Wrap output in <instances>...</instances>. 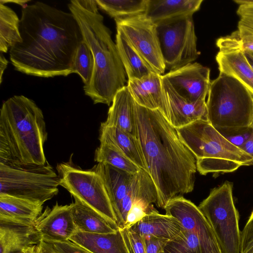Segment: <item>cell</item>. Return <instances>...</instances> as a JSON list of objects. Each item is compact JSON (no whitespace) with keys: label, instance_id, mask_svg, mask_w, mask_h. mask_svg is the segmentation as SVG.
<instances>
[{"label":"cell","instance_id":"cell-1","mask_svg":"<svg viewBox=\"0 0 253 253\" xmlns=\"http://www.w3.org/2000/svg\"><path fill=\"white\" fill-rule=\"evenodd\" d=\"M19 30L22 42L9 51L15 70L42 78L74 73L75 56L84 40L71 12L37 1L22 8Z\"/></svg>","mask_w":253,"mask_h":253},{"label":"cell","instance_id":"cell-2","mask_svg":"<svg viewBox=\"0 0 253 253\" xmlns=\"http://www.w3.org/2000/svg\"><path fill=\"white\" fill-rule=\"evenodd\" d=\"M134 112L136 136L157 190L156 204L164 209L174 197L193 190L196 159L160 111L135 102Z\"/></svg>","mask_w":253,"mask_h":253},{"label":"cell","instance_id":"cell-3","mask_svg":"<svg viewBox=\"0 0 253 253\" xmlns=\"http://www.w3.org/2000/svg\"><path fill=\"white\" fill-rule=\"evenodd\" d=\"M68 6L94 58L92 77L89 84L84 86V93L94 104L109 106L126 83V71L111 31L104 23L96 0H72Z\"/></svg>","mask_w":253,"mask_h":253},{"label":"cell","instance_id":"cell-4","mask_svg":"<svg viewBox=\"0 0 253 253\" xmlns=\"http://www.w3.org/2000/svg\"><path fill=\"white\" fill-rule=\"evenodd\" d=\"M45 125L42 110L32 99L14 95L3 102L0 110V163L46 164Z\"/></svg>","mask_w":253,"mask_h":253},{"label":"cell","instance_id":"cell-5","mask_svg":"<svg viewBox=\"0 0 253 253\" xmlns=\"http://www.w3.org/2000/svg\"><path fill=\"white\" fill-rule=\"evenodd\" d=\"M176 129L195 157L202 175L232 172L241 166L253 165V157L229 142L208 121L198 120Z\"/></svg>","mask_w":253,"mask_h":253},{"label":"cell","instance_id":"cell-6","mask_svg":"<svg viewBox=\"0 0 253 253\" xmlns=\"http://www.w3.org/2000/svg\"><path fill=\"white\" fill-rule=\"evenodd\" d=\"M206 105L208 121L223 136L250 128L253 94L233 77L219 73L211 82Z\"/></svg>","mask_w":253,"mask_h":253},{"label":"cell","instance_id":"cell-7","mask_svg":"<svg viewBox=\"0 0 253 253\" xmlns=\"http://www.w3.org/2000/svg\"><path fill=\"white\" fill-rule=\"evenodd\" d=\"M60 179L53 167L0 163V195L44 204L56 196Z\"/></svg>","mask_w":253,"mask_h":253},{"label":"cell","instance_id":"cell-8","mask_svg":"<svg viewBox=\"0 0 253 253\" xmlns=\"http://www.w3.org/2000/svg\"><path fill=\"white\" fill-rule=\"evenodd\" d=\"M198 208L212 229L222 253H241V232L233 183L225 181L212 189Z\"/></svg>","mask_w":253,"mask_h":253},{"label":"cell","instance_id":"cell-9","mask_svg":"<svg viewBox=\"0 0 253 253\" xmlns=\"http://www.w3.org/2000/svg\"><path fill=\"white\" fill-rule=\"evenodd\" d=\"M56 170L60 186L78 200L105 217L114 228L119 229L104 180L93 168L84 170L70 160L58 164Z\"/></svg>","mask_w":253,"mask_h":253},{"label":"cell","instance_id":"cell-10","mask_svg":"<svg viewBox=\"0 0 253 253\" xmlns=\"http://www.w3.org/2000/svg\"><path fill=\"white\" fill-rule=\"evenodd\" d=\"M156 25L166 69H178L198 57L193 15L169 19Z\"/></svg>","mask_w":253,"mask_h":253},{"label":"cell","instance_id":"cell-11","mask_svg":"<svg viewBox=\"0 0 253 253\" xmlns=\"http://www.w3.org/2000/svg\"><path fill=\"white\" fill-rule=\"evenodd\" d=\"M115 20L117 30L124 34L153 70L164 74L166 69L156 25L145 14Z\"/></svg>","mask_w":253,"mask_h":253},{"label":"cell","instance_id":"cell-12","mask_svg":"<svg viewBox=\"0 0 253 253\" xmlns=\"http://www.w3.org/2000/svg\"><path fill=\"white\" fill-rule=\"evenodd\" d=\"M164 209L167 214L176 218L184 228L196 234L203 253H222L210 224L193 203L178 195L169 200Z\"/></svg>","mask_w":253,"mask_h":253},{"label":"cell","instance_id":"cell-13","mask_svg":"<svg viewBox=\"0 0 253 253\" xmlns=\"http://www.w3.org/2000/svg\"><path fill=\"white\" fill-rule=\"evenodd\" d=\"M163 76L186 99L191 102L206 100L211 82L209 68L197 62L190 63Z\"/></svg>","mask_w":253,"mask_h":253},{"label":"cell","instance_id":"cell-14","mask_svg":"<svg viewBox=\"0 0 253 253\" xmlns=\"http://www.w3.org/2000/svg\"><path fill=\"white\" fill-rule=\"evenodd\" d=\"M41 240L47 243L70 240L77 231L72 214L71 205L47 207L35 223Z\"/></svg>","mask_w":253,"mask_h":253},{"label":"cell","instance_id":"cell-15","mask_svg":"<svg viewBox=\"0 0 253 253\" xmlns=\"http://www.w3.org/2000/svg\"><path fill=\"white\" fill-rule=\"evenodd\" d=\"M126 86L137 104L150 110H159L170 123L162 75L152 72L140 79H129Z\"/></svg>","mask_w":253,"mask_h":253},{"label":"cell","instance_id":"cell-16","mask_svg":"<svg viewBox=\"0 0 253 253\" xmlns=\"http://www.w3.org/2000/svg\"><path fill=\"white\" fill-rule=\"evenodd\" d=\"M41 241L35 224L0 215V253H19Z\"/></svg>","mask_w":253,"mask_h":253},{"label":"cell","instance_id":"cell-17","mask_svg":"<svg viewBox=\"0 0 253 253\" xmlns=\"http://www.w3.org/2000/svg\"><path fill=\"white\" fill-rule=\"evenodd\" d=\"M163 86L167 99L170 115V124L175 128L194 122L208 121L206 100L191 102L179 95L163 77Z\"/></svg>","mask_w":253,"mask_h":253},{"label":"cell","instance_id":"cell-18","mask_svg":"<svg viewBox=\"0 0 253 253\" xmlns=\"http://www.w3.org/2000/svg\"><path fill=\"white\" fill-rule=\"evenodd\" d=\"M129 228L141 238L153 237L165 243L179 235L183 226L174 216L154 209Z\"/></svg>","mask_w":253,"mask_h":253},{"label":"cell","instance_id":"cell-19","mask_svg":"<svg viewBox=\"0 0 253 253\" xmlns=\"http://www.w3.org/2000/svg\"><path fill=\"white\" fill-rule=\"evenodd\" d=\"M130 197L132 206L127 214L123 228H129L142 219L147 213L155 209L152 204H157L158 193L150 175L143 176L133 185Z\"/></svg>","mask_w":253,"mask_h":253},{"label":"cell","instance_id":"cell-20","mask_svg":"<svg viewBox=\"0 0 253 253\" xmlns=\"http://www.w3.org/2000/svg\"><path fill=\"white\" fill-rule=\"evenodd\" d=\"M135 101L125 85L115 95L109 108L106 121L107 126H115L136 136Z\"/></svg>","mask_w":253,"mask_h":253},{"label":"cell","instance_id":"cell-21","mask_svg":"<svg viewBox=\"0 0 253 253\" xmlns=\"http://www.w3.org/2000/svg\"><path fill=\"white\" fill-rule=\"evenodd\" d=\"M70 241L91 253H129L120 228L108 233H92L77 230Z\"/></svg>","mask_w":253,"mask_h":253},{"label":"cell","instance_id":"cell-22","mask_svg":"<svg viewBox=\"0 0 253 253\" xmlns=\"http://www.w3.org/2000/svg\"><path fill=\"white\" fill-rule=\"evenodd\" d=\"M216 61L219 73L236 79L253 94V69L242 48L220 49Z\"/></svg>","mask_w":253,"mask_h":253},{"label":"cell","instance_id":"cell-23","mask_svg":"<svg viewBox=\"0 0 253 253\" xmlns=\"http://www.w3.org/2000/svg\"><path fill=\"white\" fill-rule=\"evenodd\" d=\"M203 0H148L145 16L155 25L180 17L193 15Z\"/></svg>","mask_w":253,"mask_h":253},{"label":"cell","instance_id":"cell-24","mask_svg":"<svg viewBox=\"0 0 253 253\" xmlns=\"http://www.w3.org/2000/svg\"><path fill=\"white\" fill-rule=\"evenodd\" d=\"M92 168L100 174L104 180L116 217L135 174L102 163H98Z\"/></svg>","mask_w":253,"mask_h":253},{"label":"cell","instance_id":"cell-25","mask_svg":"<svg viewBox=\"0 0 253 253\" xmlns=\"http://www.w3.org/2000/svg\"><path fill=\"white\" fill-rule=\"evenodd\" d=\"M99 132V136L111 141L132 163L148 172L141 146L136 136L118 127L105 126L102 123Z\"/></svg>","mask_w":253,"mask_h":253},{"label":"cell","instance_id":"cell-26","mask_svg":"<svg viewBox=\"0 0 253 253\" xmlns=\"http://www.w3.org/2000/svg\"><path fill=\"white\" fill-rule=\"evenodd\" d=\"M71 205L77 230L92 233H112L117 230L102 215L80 201L75 199Z\"/></svg>","mask_w":253,"mask_h":253},{"label":"cell","instance_id":"cell-27","mask_svg":"<svg viewBox=\"0 0 253 253\" xmlns=\"http://www.w3.org/2000/svg\"><path fill=\"white\" fill-rule=\"evenodd\" d=\"M116 44L128 80L140 79L155 72L127 38L118 30L116 36Z\"/></svg>","mask_w":253,"mask_h":253},{"label":"cell","instance_id":"cell-28","mask_svg":"<svg viewBox=\"0 0 253 253\" xmlns=\"http://www.w3.org/2000/svg\"><path fill=\"white\" fill-rule=\"evenodd\" d=\"M43 204L0 195V215L35 224L42 213Z\"/></svg>","mask_w":253,"mask_h":253},{"label":"cell","instance_id":"cell-29","mask_svg":"<svg viewBox=\"0 0 253 253\" xmlns=\"http://www.w3.org/2000/svg\"><path fill=\"white\" fill-rule=\"evenodd\" d=\"M100 145L95 152L94 161L111 165L130 174L137 173L141 169L132 163L115 145L99 136Z\"/></svg>","mask_w":253,"mask_h":253},{"label":"cell","instance_id":"cell-30","mask_svg":"<svg viewBox=\"0 0 253 253\" xmlns=\"http://www.w3.org/2000/svg\"><path fill=\"white\" fill-rule=\"evenodd\" d=\"M20 19L9 7L0 3V51L6 53L15 44L21 42Z\"/></svg>","mask_w":253,"mask_h":253},{"label":"cell","instance_id":"cell-31","mask_svg":"<svg viewBox=\"0 0 253 253\" xmlns=\"http://www.w3.org/2000/svg\"><path fill=\"white\" fill-rule=\"evenodd\" d=\"M96 2L99 8L116 20L145 14L148 0H96Z\"/></svg>","mask_w":253,"mask_h":253},{"label":"cell","instance_id":"cell-32","mask_svg":"<svg viewBox=\"0 0 253 253\" xmlns=\"http://www.w3.org/2000/svg\"><path fill=\"white\" fill-rule=\"evenodd\" d=\"M163 251L164 253H203L196 234L184 227L179 235L164 244Z\"/></svg>","mask_w":253,"mask_h":253},{"label":"cell","instance_id":"cell-33","mask_svg":"<svg viewBox=\"0 0 253 253\" xmlns=\"http://www.w3.org/2000/svg\"><path fill=\"white\" fill-rule=\"evenodd\" d=\"M94 58L92 53L83 41L79 45L74 61V71L81 78L84 86H87L91 80L94 70Z\"/></svg>","mask_w":253,"mask_h":253},{"label":"cell","instance_id":"cell-34","mask_svg":"<svg viewBox=\"0 0 253 253\" xmlns=\"http://www.w3.org/2000/svg\"><path fill=\"white\" fill-rule=\"evenodd\" d=\"M238 5V30L253 35V0H234Z\"/></svg>","mask_w":253,"mask_h":253},{"label":"cell","instance_id":"cell-35","mask_svg":"<svg viewBox=\"0 0 253 253\" xmlns=\"http://www.w3.org/2000/svg\"><path fill=\"white\" fill-rule=\"evenodd\" d=\"M241 253H253V210L241 232Z\"/></svg>","mask_w":253,"mask_h":253},{"label":"cell","instance_id":"cell-36","mask_svg":"<svg viewBox=\"0 0 253 253\" xmlns=\"http://www.w3.org/2000/svg\"><path fill=\"white\" fill-rule=\"evenodd\" d=\"M48 243L52 246L57 253H91L70 240L64 242Z\"/></svg>","mask_w":253,"mask_h":253},{"label":"cell","instance_id":"cell-37","mask_svg":"<svg viewBox=\"0 0 253 253\" xmlns=\"http://www.w3.org/2000/svg\"><path fill=\"white\" fill-rule=\"evenodd\" d=\"M127 234L134 253H146L143 239L130 228H127Z\"/></svg>","mask_w":253,"mask_h":253},{"label":"cell","instance_id":"cell-38","mask_svg":"<svg viewBox=\"0 0 253 253\" xmlns=\"http://www.w3.org/2000/svg\"><path fill=\"white\" fill-rule=\"evenodd\" d=\"M141 238L143 240L146 253H160L165 243L153 237H145Z\"/></svg>","mask_w":253,"mask_h":253},{"label":"cell","instance_id":"cell-39","mask_svg":"<svg viewBox=\"0 0 253 253\" xmlns=\"http://www.w3.org/2000/svg\"><path fill=\"white\" fill-rule=\"evenodd\" d=\"M253 130V129L250 128L245 132L225 136L224 137L232 144L241 149L242 146L249 137Z\"/></svg>","mask_w":253,"mask_h":253},{"label":"cell","instance_id":"cell-40","mask_svg":"<svg viewBox=\"0 0 253 253\" xmlns=\"http://www.w3.org/2000/svg\"><path fill=\"white\" fill-rule=\"evenodd\" d=\"M239 33L241 47L243 50L253 52V35L238 30Z\"/></svg>","mask_w":253,"mask_h":253},{"label":"cell","instance_id":"cell-41","mask_svg":"<svg viewBox=\"0 0 253 253\" xmlns=\"http://www.w3.org/2000/svg\"><path fill=\"white\" fill-rule=\"evenodd\" d=\"M241 149L253 157V130L249 137L241 147Z\"/></svg>","mask_w":253,"mask_h":253},{"label":"cell","instance_id":"cell-42","mask_svg":"<svg viewBox=\"0 0 253 253\" xmlns=\"http://www.w3.org/2000/svg\"><path fill=\"white\" fill-rule=\"evenodd\" d=\"M39 253H57L47 242L41 240L39 244Z\"/></svg>","mask_w":253,"mask_h":253},{"label":"cell","instance_id":"cell-43","mask_svg":"<svg viewBox=\"0 0 253 253\" xmlns=\"http://www.w3.org/2000/svg\"><path fill=\"white\" fill-rule=\"evenodd\" d=\"M2 53H1L0 55V84L1 83V82H2V77L3 75V73L4 71V70H5V69L6 68L7 66L8 65V63L7 60L2 55Z\"/></svg>","mask_w":253,"mask_h":253},{"label":"cell","instance_id":"cell-44","mask_svg":"<svg viewBox=\"0 0 253 253\" xmlns=\"http://www.w3.org/2000/svg\"><path fill=\"white\" fill-rule=\"evenodd\" d=\"M121 230L122 231L124 240L125 241L128 253H134L128 238L127 234V228L121 229Z\"/></svg>","mask_w":253,"mask_h":253},{"label":"cell","instance_id":"cell-45","mask_svg":"<svg viewBox=\"0 0 253 253\" xmlns=\"http://www.w3.org/2000/svg\"><path fill=\"white\" fill-rule=\"evenodd\" d=\"M19 253H39V244L32 246Z\"/></svg>","mask_w":253,"mask_h":253},{"label":"cell","instance_id":"cell-46","mask_svg":"<svg viewBox=\"0 0 253 253\" xmlns=\"http://www.w3.org/2000/svg\"><path fill=\"white\" fill-rule=\"evenodd\" d=\"M29 0H0V3L5 4L7 2H13L16 4L21 5L23 7L27 5L26 3L28 2Z\"/></svg>","mask_w":253,"mask_h":253},{"label":"cell","instance_id":"cell-47","mask_svg":"<svg viewBox=\"0 0 253 253\" xmlns=\"http://www.w3.org/2000/svg\"><path fill=\"white\" fill-rule=\"evenodd\" d=\"M244 54L247 60L253 69V52L245 51Z\"/></svg>","mask_w":253,"mask_h":253},{"label":"cell","instance_id":"cell-48","mask_svg":"<svg viewBox=\"0 0 253 253\" xmlns=\"http://www.w3.org/2000/svg\"><path fill=\"white\" fill-rule=\"evenodd\" d=\"M250 127L253 129V112L252 117V120H251Z\"/></svg>","mask_w":253,"mask_h":253},{"label":"cell","instance_id":"cell-49","mask_svg":"<svg viewBox=\"0 0 253 253\" xmlns=\"http://www.w3.org/2000/svg\"><path fill=\"white\" fill-rule=\"evenodd\" d=\"M160 253H164L163 251V247H162V250H161V251H160Z\"/></svg>","mask_w":253,"mask_h":253}]
</instances>
